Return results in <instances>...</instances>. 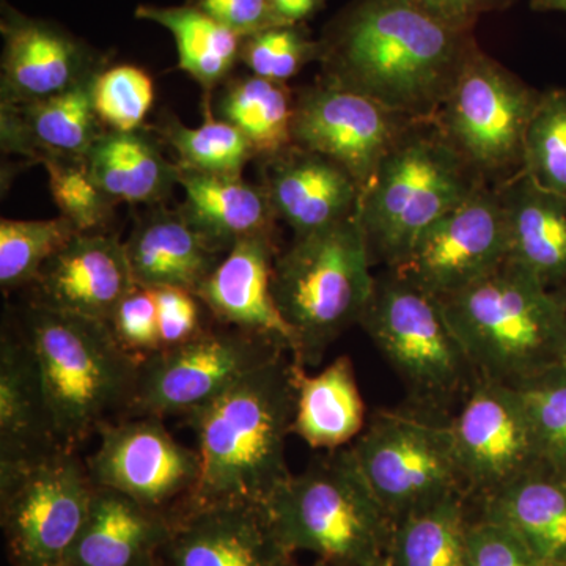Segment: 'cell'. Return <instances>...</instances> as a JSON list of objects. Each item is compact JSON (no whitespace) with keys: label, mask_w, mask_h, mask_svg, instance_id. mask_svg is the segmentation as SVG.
<instances>
[{"label":"cell","mask_w":566,"mask_h":566,"mask_svg":"<svg viewBox=\"0 0 566 566\" xmlns=\"http://www.w3.org/2000/svg\"><path fill=\"white\" fill-rule=\"evenodd\" d=\"M178 186L185 189L181 214L216 252L226 255L245 238L275 234L279 219L262 185L180 167Z\"/></svg>","instance_id":"83f0119b"},{"label":"cell","mask_w":566,"mask_h":566,"mask_svg":"<svg viewBox=\"0 0 566 566\" xmlns=\"http://www.w3.org/2000/svg\"><path fill=\"white\" fill-rule=\"evenodd\" d=\"M558 296H560L562 305H564V314H565V326H566V285L562 286V289L556 290ZM565 364H566V349H565Z\"/></svg>","instance_id":"c3c4849f"},{"label":"cell","mask_w":566,"mask_h":566,"mask_svg":"<svg viewBox=\"0 0 566 566\" xmlns=\"http://www.w3.org/2000/svg\"><path fill=\"white\" fill-rule=\"evenodd\" d=\"M534 11H562L566 13V0H531Z\"/></svg>","instance_id":"7dc6e473"},{"label":"cell","mask_w":566,"mask_h":566,"mask_svg":"<svg viewBox=\"0 0 566 566\" xmlns=\"http://www.w3.org/2000/svg\"><path fill=\"white\" fill-rule=\"evenodd\" d=\"M319 81L415 120L434 118L480 50L416 0H352L318 39Z\"/></svg>","instance_id":"6da1fadb"},{"label":"cell","mask_w":566,"mask_h":566,"mask_svg":"<svg viewBox=\"0 0 566 566\" xmlns=\"http://www.w3.org/2000/svg\"><path fill=\"white\" fill-rule=\"evenodd\" d=\"M134 281L144 289L196 293L222 260L186 221L180 208H148L125 241Z\"/></svg>","instance_id":"d4e9b609"},{"label":"cell","mask_w":566,"mask_h":566,"mask_svg":"<svg viewBox=\"0 0 566 566\" xmlns=\"http://www.w3.org/2000/svg\"><path fill=\"white\" fill-rule=\"evenodd\" d=\"M416 2L450 28L474 32L476 22L483 14L510 9L515 0H416Z\"/></svg>","instance_id":"f6af8a7d"},{"label":"cell","mask_w":566,"mask_h":566,"mask_svg":"<svg viewBox=\"0 0 566 566\" xmlns=\"http://www.w3.org/2000/svg\"><path fill=\"white\" fill-rule=\"evenodd\" d=\"M468 497L452 495L398 521L390 542V566H469Z\"/></svg>","instance_id":"d6a6232c"},{"label":"cell","mask_w":566,"mask_h":566,"mask_svg":"<svg viewBox=\"0 0 566 566\" xmlns=\"http://www.w3.org/2000/svg\"><path fill=\"white\" fill-rule=\"evenodd\" d=\"M297 367L292 353H281L185 417L196 434L200 476L191 497L174 513L222 504L264 505L292 475L286 438L296 408Z\"/></svg>","instance_id":"7a4b0ae2"},{"label":"cell","mask_w":566,"mask_h":566,"mask_svg":"<svg viewBox=\"0 0 566 566\" xmlns=\"http://www.w3.org/2000/svg\"><path fill=\"white\" fill-rule=\"evenodd\" d=\"M11 314L39 360L63 449L77 452L103 424L129 416L144 359L118 344L109 323L31 301Z\"/></svg>","instance_id":"3957f363"},{"label":"cell","mask_w":566,"mask_h":566,"mask_svg":"<svg viewBox=\"0 0 566 566\" xmlns=\"http://www.w3.org/2000/svg\"><path fill=\"white\" fill-rule=\"evenodd\" d=\"M371 266L359 211L329 229L294 237L279 251L273 294L292 327L301 367L318 365L335 340L360 324L375 289Z\"/></svg>","instance_id":"8992f818"},{"label":"cell","mask_w":566,"mask_h":566,"mask_svg":"<svg viewBox=\"0 0 566 566\" xmlns=\"http://www.w3.org/2000/svg\"><path fill=\"white\" fill-rule=\"evenodd\" d=\"M62 449L41 381L39 360L10 312L0 335V475L36 463Z\"/></svg>","instance_id":"44dd1931"},{"label":"cell","mask_w":566,"mask_h":566,"mask_svg":"<svg viewBox=\"0 0 566 566\" xmlns=\"http://www.w3.org/2000/svg\"><path fill=\"white\" fill-rule=\"evenodd\" d=\"M98 74L69 91L25 104H0V144L3 153L32 163L48 159L84 161L104 133L93 104Z\"/></svg>","instance_id":"603a6c76"},{"label":"cell","mask_w":566,"mask_h":566,"mask_svg":"<svg viewBox=\"0 0 566 566\" xmlns=\"http://www.w3.org/2000/svg\"><path fill=\"white\" fill-rule=\"evenodd\" d=\"M365 424V405L352 357H337L315 376L297 367L292 434L312 449L337 450L353 444Z\"/></svg>","instance_id":"f546056e"},{"label":"cell","mask_w":566,"mask_h":566,"mask_svg":"<svg viewBox=\"0 0 566 566\" xmlns=\"http://www.w3.org/2000/svg\"><path fill=\"white\" fill-rule=\"evenodd\" d=\"M294 106L296 93L285 82L249 74L219 87L212 114L240 129L263 159L292 147Z\"/></svg>","instance_id":"1f68e13d"},{"label":"cell","mask_w":566,"mask_h":566,"mask_svg":"<svg viewBox=\"0 0 566 566\" xmlns=\"http://www.w3.org/2000/svg\"><path fill=\"white\" fill-rule=\"evenodd\" d=\"M475 516L516 535L549 566L566 562V474L536 464L480 501Z\"/></svg>","instance_id":"484cf974"},{"label":"cell","mask_w":566,"mask_h":566,"mask_svg":"<svg viewBox=\"0 0 566 566\" xmlns=\"http://www.w3.org/2000/svg\"><path fill=\"white\" fill-rule=\"evenodd\" d=\"M378 566H390L389 557H387L386 560H382L381 564H379Z\"/></svg>","instance_id":"f907efd6"},{"label":"cell","mask_w":566,"mask_h":566,"mask_svg":"<svg viewBox=\"0 0 566 566\" xmlns=\"http://www.w3.org/2000/svg\"><path fill=\"white\" fill-rule=\"evenodd\" d=\"M285 352L259 335L216 323L192 340L142 360L129 416H189Z\"/></svg>","instance_id":"7c38bea8"},{"label":"cell","mask_w":566,"mask_h":566,"mask_svg":"<svg viewBox=\"0 0 566 566\" xmlns=\"http://www.w3.org/2000/svg\"><path fill=\"white\" fill-rule=\"evenodd\" d=\"M136 286L125 243L107 232L77 233L44 264L29 301L109 323Z\"/></svg>","instance_id":"d6986e66"},{"label":"cell","mask_w":566,"mask_h":566,"mask_svg":"<svg viewBox=\"0 0 566 566\" xmlns=\"http://www.w3.org/2000/svg\"><path fill=\"white\" fill-rule=\"evenodd\" d=\"M504 205L509 259L549 290L566 285V197L520 172L495 185Z\"/></svg>","instance_id":"4316f807"},{"label":"cell","mask_w":566,"mask_h":566,"mask_svg":"<svg viewBox=\"0 0 566 566\" xmlns=\"http://www.w3.org/2000/svg\"><path fill=\"white\" fill-rule=\"evenodd\" d=\"M77 232L59 216L46 221H0V289L3 294L29 290L48 260Z\"/></svg>","instance_id":"e575fe53"},{"label":"cell","mask_w":566,"mask_h":566,"mask_svg":"<svg viewBox=\"0 0 566 566\" xmlns=\"http://www.w3.org/2000/svg\"><path fill=\"white\" fill-rule=\"evenodd\" d=\"M526 406L543 463L566 474V364L516 386Z\"/></svg>","instance_id":"8d00e7d4"},{"label":"cell","mask_w":566,"mask_h":566,"mask_svg":"<svg viewBox=\"0 0 566 566\" xmlns=\"http://www.w3.org/2000/svg\"><path fill=\"white\" fill-rule=\"evenodd\" d=\"M434 118L415 120L360 196L371 262L392 268L436 221L486 185Z\"/></svg>","instance_id":"52a82bcc"},{"label":"cell","mask_w":566,"mask_h":566,"mask_svg":"<svg viewBox=\"0 0 566 566\" xmlns=\"http://www.w3.org/2000/svg\"><path fill=\"white\" fill-rule=\"evenodd\" d=\"M509 259L504 205L497 186H480L442 216L387 271L431 294L452 296Z\"/></svg>","instance_id":"4fadbf2b"},{"label":"cell","mask_w":566,"mask_h":566,"mask_svg":"<svg viewBox=\"0 0 566 566\" xmlns=\"http://www.w3.org/2000/svg\"><path fill=\"white\" fill-rule=\"evenodd\" d=\"M170 532L169 513L93 485L87 520L65 566H158Z\"/></svg>","instance_id":"cb8c5ba5"},{"label":"cell","mask_w":566,"mask_h":566,"mask_svg":"<svg viewBox=\"0 0 566 566\" xmlns=\"http://www.w3.org/2000/svg\"><path fill=\"white\" fill-rule=\"evenodd\" d=\"M282 545L329 566H378L389 556L394 521L379 504L352 447L326 450L268 499Z\"/></svg>","instance_id":"5b68a950"},{"label":"cell","mask_w":566,"mask_h":566,"mask_svg":"<svg viewBox=\"0 0 566 566\" xmlns=\"http://www.w3.org/2000/svg\"><path fill=\"white\" fill-rule=\"evenodd\" d=\"M191 3L243 36L282 24L268 0H192Z\"/></svg>","instance_id":"ee69618b"},{"label":"cell","mask_w":566,"mask_h":566,"mask_svg":"<svg viewBox=\"0 0 566 566\" xmlns=\"http://www.w3.org/2000/svg\"><path fill=\"white\" fill-rule=\"evenodd\" d=\"M50 191L62 218L73 223L80 233H103L115 218V203L92 180L84 161L48 159Z\"/></svg>","instance_id":"f35d334b"},{"label":"cell","mask_w":566,"mask_h":566,"mask_svg":"<svg viewBox=\"0 0 566 566\" xmlns=\"http://www.w3.org/2000/svg\"><path fill=\"white\" fill-rule=\"evenodd\" d=\"M92 494L87 464L73 450L0 475V524L11 566H65Z\"/></svg>","instance_id":"8fae6325"},{"label":"cell","mask_w":566,"mask_h":566,"mask_svg":"<svg viewBox=\"0 0 566 566\" xmlns=\"http://www.w3.org/2000/svg\"><path fill=\"white\" fill-rule=\"evenodd\" d=\"M153 132L172 148L182 169L243 177L244 167L256 159L248 137L216 117L210 106L205 107V120L199 128H188L172 114H166Z\"/></svg>","instance_id":"836d02e7"},{"label":"cell","mask_w":566,"mask_h":566,"mask_svg":"<svg viewBox=\"0 0 566 566\" xmlns=\"http://www.w3.org/2000/svg\"><path fill=\"white\" fill-rule=\"evenodd\" d=\"M412 122L368 96L318 80L296 93L293 145L344 167L363 196Z\"/></svg>","instance_id":"2e32d148"},{"label":"cell","mask_w":566,"mask_h":566,"mask_svg":"<svg viewBox=\"0 0 566 566\" xmlns=\"http://www.w3.org/2000/svg\"><path fill=\"white\" fill-rule=\"evenodd\" d=\"M277 253L275 234L241 240L222 256L196 296L216 323L266 338L294 357L296 340L273 294Z\"/></svg>","instance_id":"ffe728a7"},{"label":"cell","mask_w":566,"mask_h":566,"mask_svg":"<svg viewBox=\"0 0 566 566\" xmlns=\"http://www.w3.org/2000/svg\"><path fill=\"white\" fill-rule=\"evenodd\" d=\"M542 92L480 48L434 120L450 144L490 185L523 169L524 137Z\"/></svg>","instance_id":"30bf717a"},{"label":"cell","mask_w":566,"mask_h":566,"mask_svg":"<svg viewBox=\"0 0 566 566\" xmlns=\"http://www.w3.org/2000/svg\"><path fill=\"white\" fill-rule=\"evenodd\" d=\"M159 140L145 126L134 132L104 129L85 155V167L115 203H166L178 186L180 166L164 156Z\"/></svg>","instance_id":"f1b7e54d"},{"label":"cell","mask_w":566,"mask_h":566,"mask_svg":"<svg viewBox=\"0 0 566 566\" xmlns=\"http://www.w3.org/2000/svg\"><path fill=\"white\" fill-rule=\"evenodd\" d=\"M293 566H296V565H293ZM311 566H329L327 564H324V562L322 560H316L314 565H311Z\"/></svg>","instance_id":"681fc988"},{"label":"cell","mask_w":566,"mask_h":566,"mask_svg":"<svg viewBox=\"0 0 566 566\" xmlns=\"http://www.w3.org/2000/svg\"><path fill=\"white\" fill-rule=\"evenodd\" d=\"M158 566H166V565H164L163 558H161V562H159Z\"/></svg>","instance_id":"816d5d0a"},{"label":"cell","mask_w":566,"mask_h":566,"mask_svg":"<svg viewBox=\"0 0 566 566\" xmlns=\"http://www.w3.org/2000/svg\"><path fill=\"white\" fill-rule=\"evenodd\" d=\"M439 303L476 379L516 387L565 364L560 296L510 260Z\"/></svg>","instance_id":"277c9868"},{"label":"cell","mask_w":566,"mask_h":566,"mask_svg":"<svg viewBox=\"0 0 566 566\" xmlns=\"http://www.w3.org/2000/svg\"><path fill=\"white\" fill-rule=\"evenodd\" d=\"M98 436V449L85 460L93 485L169 515L191 497L200 476L199 452L178 442L164 419L123 417L103 424Z\"/></svg>","instance_id":"5bb4252c"},{"label":"cell","mask_w":566,"mask_h":566,"mask_svg":"<svg viewBox=\"0 0 566 566\" xmlns=\"http://www.w3.org/2000/svg\"><path fill=\"white\" fill-rule=\"evenodd\" d=\"M136 18L156 22L177 41L178 69L192 77L205 93L221 87L240 63L243 35L214 20L193 3L178 7L139 6Z\"/></svg>","instance_id":"4dcf8cb0"},{"label":"cell","mask_w":566,"mask_h":566,"mask_svg":"<svg viewBox=\"0 0 566 566\" xmlns=\"http://www.w3.org/2000/svg\"><path fill=\"white\" fill-rule=\"evenodd\" d=\"M458 468L469 502H476L543 463L516 387L475 379L450 419Z\"/></svg>","instance_id":"9a60e30c"},{"label":"cell","mask_w":566,"mask_h":566,"mask_svg":"<svg viewBox=\"0 0 566 566\" xmlns=\"http://www.w3.org/2000/svg\"><path fill=\"white\" fill-rule=\"evenodd\" d=\"M166 566H293L262 504H222L174 513Z\"/></svg>","instance_id":"ac0fdd59"},{"label":"cell","mask_w":566,"mask_h":566,"mask_svg":"<svg viewBox=\"0 0 566 566\" xmlns=\"http://www.w3.org/2000/svg\"><path fill=\"white\" fill-rule=\"evenodd\" d=\"M360 326L400 376L411 406L446 416L475 374L439 300L390 271L376 277Z\"/></svg>","instance_id":"ba28073f"},{"label":"cell","mask_w":566,"mask_h":566,"mask_svg":"<svg viewBox=\"0 0 566 566\" xmlns=\"http://www.w3.org/2000/svg\"><path fill=\"white\" fill-rule=\"evenodd\" d=\"M556 566H566V562H565V564H560V565H556Z\"/></svg>","instance_id":"f5cc1de1"},{"label":"cell","mask_w":566,"mask_h":566,"mask_svg":"<svg viewBox=\"0 0 566 566\" xmlns=\"http://www.w3.org/2000/svg\"><path fill=\"white\" fill-rule=\"evenodd\" d=\"M468 551L469 566H549L512 532L479 516L471 515Z\"/></svg>","instance_id":"b9f144b4"},{"label":"cell","mask_w":566,"mask_h":566,"mask_svg":"<svg viewBox=\"0 0 566 566\" xmlns=\"http://www.w3.org/2000/svg\"><path fill=\"white\" fill-rule=\"evenodd\" d=\"M262 188L275 218L304 237L329 229L359 211L360 188L344 167L305 148L259 159Z\"/></svg>","instance_id":"7402d4cb"},{"label":"cell","mask_w":566,"mask_h":566,"mask_svg":"<svg viewBox=\"0 0 566 566\" xmlns=\"http://www.w3.org/2000/svg\"><path fill=\"white\" fill-rule=\"evenodd\" d=\"M153 103L155 84L150 74L139 66H107L96 77L93 104L106 129L134 132L144 128Z\"/></svg>","instance_id":"ab89813d"},{"label":"cell","mask_w":566,"mask_h":566,"mask_svg":"<svg viewBox=\"0 0 566 566\" xmlns=\"http://www.w3.org/2000/svg\"><path fill=\"white\" fill-rule=\"evenodd\" d=\"M318 54V39L307 24H281L243 36L240 63L255 76L286 84Z\"/></svg>","instance_id":"74e56055"},{"label":"cell","mask_w":566,"mask_h":566,"mask_svg":"<svg viewBox=\"0 0 566 566\" xmlns=\"http://www.w3.org/2000/svg\"><path fill=\"white\" fill-rule=\"evenodd\" d=\"M109 326L118 344L140 359L163 348L158 305L151 289L137 285L115 308Z\"/></svg>","instance_id":"60d3db41"},{"label":"cell","mask_w":566,"mask_h":566,"mask_svg":"<svg viewBox=\"0 0 566 566\" xmlns=\"http://www.w3.org/2000/svg\"><path fill=\"white\" fill-rule=\"evenodd\" d=\"M521 172L566 197V88L542 92L524 137Z\"/></svg>","instance_id":"d590c367"},{"label":"cell","mask_w":566,"mask_h":566,"mask_svg":"<svg viewBox=\"0 0 566 566\" xmlns=\"http://www.w3.org/2000/svg\"><path fill=\"white\" fill-rule=\"evenodd\" d=\"M282 24H307L326 7L327 0H268Z\"/></svg>","instance_id":"bcb514c9"},{"label":"cell","mask_w":566,"mask_h":566,"mask_svg":"<svg viewBox=\"0 0 566 566\" xmlns=\"http://www.w3.org/2000/svg\"><path fill=\"white\" fill-rule=\"evenodd\" d=\"M349 447L394 524L452 495H465L449 417L415 406L381 409Z\"/></svg>","instance_id":"9c48e42d"},{"label":"cell","mask_w":566,"mask_h":566,"mask_svg":"<svg viewBox=\"0 0 566 566\" xmlns=\"http://www.w3.org/2000/svg\"><path fill=\"white\" fill-rule=\"evenodd\" d=\"M0 104H25L69 91L109 66L96 50L57 22L28 17L2 0Z\"/></svg>","instance_id":"e0dca14e"},{"label":"cell","mask_w":566,"mask_h":566,"mask_svg":"<svg viewBox=\"0 0 566 566\" xmlns=\"http://www.w3.org/2000/svg\"><path fill=\"white\" fill-rule=\"evenodd\" d=\"M158 305L163 348H172L192 340L207 329L202 301L182 289H151Z\"/></svg>","instance_id":"7bdbcfd3"}]
</instances>
